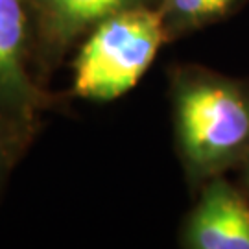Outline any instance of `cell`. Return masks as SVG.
Wrapping results in <instances>:
<instances>
[{"mask_svg": "<svg viewBox=\"0 0 249 249\" xmlns=\"http://www.w3.org/2000/svg\"><path fill=\"white\" fill-rule=\"evenodd\" d=\"M164 37L162 15L141 6L102 20L76 61V94L90 100L125 94L150 69Z\"/></svg>", "mask_w": 249, "mask_h": 249, "instance_id": "obj_1", "label": "cell"}, {"mask_svg": "<svg viewBox=\"0 0 249 249\" xmlns=\"http://www.w3.org/2000/svg\"><path fill=\"white\" fill-rule=\"evenodd\" d=\"M178 127L196 166H220L249 142V98L225 81H194L179 92Z\"/></svg>", "mask_w": 249, "mask_h": 249, "instance_id": "obj_2", "label": "cell"}, {"mask_svg": "<svg viewBox=\"0 0 249 249\" xmlns=\"http://www.w3.org/2000/svg\"><path fill=\"white\" fill-rule=\"evenodd\" d=\"M187 240L197 249H249V205L227 183L216 181L192 214Z\"/></svg>", "mask_w": 249, "mask_h": 249, "instance_id": "obj_3", "label": "cell"}, {"mask_svg": "<svg viewBox=\"0 0 249 249\" xmlns=\"http://www.w3.org/2000/svg\"><path fill=\"white\" fill-rule=\"evenodd\" d=\"M26 0H0V107L22 115L36 89L26 71Z\"/></svg>", "mask_w": 249, "mask_h": 249, "instance_id": "obj_4", "label": "cell"}, {"mask_svg": "<svg viewBox=\"0 0 249 249\" xmlns=\"http://www.w3.org/2000/svg\"><path fill=\"white\" fill-rule=\"evenodd\" d=\"M48 28L61 39H71L107 17L141 6L142 0H32Z\"/></svg>", "mask_w": 249, "mask_h": 249, "instance_id": "obj_5", "label": "cell"}, {"mask_svg": "<svg viewBox=\"0 0 249 249\" xmlns=\"http://www.w3.org/2000/svg\"><path fill=\"white\" fill-rule=\"evenodd\" d=\"M234 2L236 0H168L170 8L174 9L179 17L190 18V20L222 15Z\"/></svg>", "mask_w": 249, "mask_h": 249, "instance_id": "obj_6", "label": "cell"}, {"mask_svg": "<svg viewBox=\"0 0 249 249\" xmlns=\"http://www.w3.org/2000/svg\"><path fill=\"white\" fill-rule=\"evenodd\" d=\"M0 155H2V150H0Z\"/></svg>", "mask_w": 249, "mask_h": 249, "instance_id": "obj_7", "label": "cell"}]
</instances>
